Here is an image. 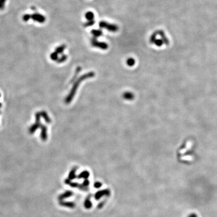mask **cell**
I'll use <instances>...</instances> for the list:
<instances>
[{"label":"cell","mask_w":217,"mask_h":217,"mask_svg":"<svg viewBox=\"0 0 217 217\" xmlns=\"http://www.w3.org/2000/svg\"><path fill=\"white\" fill-rule=\"evenodd\" d=\"M99 27L101 29H105L109 32H116L118 30V27L113 24H110L106 21H101L99 22Z\"/></svg>","instance_id":"cell-1"},{"label":"cell","mask_w":217,"mask_h":217,"mask_svg":"<svg viewBox=\"0 0 217 217\" xmlns=\"http://www.w3.org/2000/svg\"><path fill=\"white\" fill-rule=\"evenodd\" d=\"M30 18L33 19V20H34L35 21L38 22L39 23H43L45 21V17L43 15H41L40 13H33L32 16H30Z\"/></svg>","instance_id":"cell-2"},{"label":"cell","mask_w":217,"mask_h":217,"mask_svg":"<svg viewBox=\"0 0 217 217\" xmlns=\"http://www.w3.org/2000/svg\"><path fill=\"white\" fill-rule=\"evenodd\" d=\"M92 44L95 46H97V47L101 48V49H107V43L104 42H98L95 38H93L92 39Z\"/></svg>","instance_id":"cell-3"},{"label":"cell","mask_w":217,"mask_h":217,"mask_svg":"<svg viewBox=\"0 0 217 217\" xmlns=\"http://www.w3.org/2000/svg\"><path fill=\"white\" fill-rule=\"evenodd\" d=\"M85 18L87 21H91L94 19V13L92 12H87L85 13Z\"/></svg>","instance_id":"cell-4"},{"label":"cell","mask_w":217,"mask_h":217,"mask_svg":"<svg viewBox=\"0 0 217 217\" xmlns=\"http://www.w3.org/2000/svg\"><path fill=\"white\" fill-rule=\"evenodd\" d=\"M91 33L95 37H98L102 35L103 32L100 30H92L91 31Z\"/></svg>","instance_id":"cell-5"},{"label":"cell","mask_w":217,"mask_h":217,"mask_svg":"<svg viewBox=\"0 0 217 217\" xmlns=\"http://www.w3.org/2000/svg\"><path fill=\"white\" fill-rule=\"evenodd\" d=\"M95 24V21L94 20H91V21H87L83 24V26L85 27H90L93 26Z\"/></svg>","instance_id":"cell-6"}]
</instances>
